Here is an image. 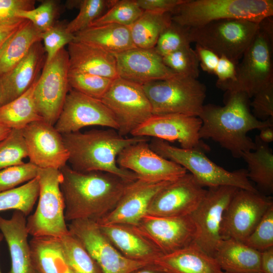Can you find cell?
Returning <instances> with one entry per match:
<instances>
[{
    "mask_svg": "<svg viewBox=\"0 0 273 273\" xmlns=\"http://www.w3.org/2000/svg\"><path fill=\"white\" fill-rule=\"evenodd\" d=\"M60 170L65 218L69 222L101 220L115 208L134 180L108 172L78 171L67 165Z\"/></svg>",
    "mask_w": 273,
    "mask_h": 273,
    "instance_id": "obj_1",
    "label": "cell"
},
{
    "mask_svg": "<svg viewBox=\"0 0 273 273\" xmlns=\"http://www.w3.org/2000/svg\"><path fill=\"white\" fill-rule=\"evenodd\" d=\"M224 106L204 105L199 117L202 125L199 138L211 139L232 156L240 158L243 153L253 151L255 142L247 133L254 129L273 126V119L261 121L250 110V98L241 92H226Z\"/></svg>",
    "mask_w": 273,
    "mask_h": 273,
    "instance_id": "obj_2",
    "label": "cell"
},
{
    "mask_svg": "<svg viewBox=\"0 0 273 273\" xmlns=\"http://www.w3.org/2000/svg\"><path fill=\"white\" fill-rule=\"evenodd\" d=\"M62 135L69 153L68 162L74 170L108 172L130 180L138 179L137 176L120 167L117 157L127 146L149 140L146 136H123L112 128L79 131Z\"/></svg>",
    "mask_w": 273,
    "mask_h": 273,
    "instance_id": "obj_3",
    "label": "cell"
},
{
    "mask_svg": "<svg viewBox=\"0 0 273 273\" xmlns=\"http://www.w3.org/2000/svg\"><path fill=\"white\" fill-rule=\"evenodd\" d=\"M272 16L259 22V28L251 43L237 65L234 81L216 85L226 92H241L252 98L273 81Z\"/></svg>",
    "mask_w": 273,
    "mask_h": 273,
    "instance_id": "obj_4",
    "label": "cell"
},
{
    "mask_svg": "<svg viewBox=\"0 0 273 273\" xmlns=\"http://www.w3.org/2000/svg\"><path fill=\"white\" fill-rule=\"evenodd\" d=\"M272 15V0H184L171 13V20L191 28L230 19L259 23Z\"/></svg>",
    "mask_w": 273,
    "mask_h": 273,
    "instance_id": "obj_5",
    "label": "cell"
},
{
    "mask_svg": "<svg viewBox=\"0 0 273 273\" xmlns=\"http://www.w3.org/2000/svg\"><path fill=\"white\" fill-rule=\"evenodd\" d=\"M149 145L160 156L189 171L204 188L230 186L239 189L258 191L248 178L246 169L226 170L209 159L202 151L178 148L156 138H153Z\"/></svg>",
    "mask_w": 273,
    "mask_h": 273,
    "instance_id": "obj_6",
    "label": "cell"
},
{
    "mask_svg": "<svg viewBox=\"0 0 273 273\" xmlns=\"http://www.w3.org/2000/svg\"><path fill=\"white\" fill-rule=\"evenodd\" d=\"M143 87L153 115L179 114L199 117L206 97V87L203 83L177 74Z\"/></svg>",
    "mask_w": 273,
    "mask_h": 273,
    "instance_id": "obj_7",
    "label": "cell"
},
{
    "mask_svg": "<svg viewBox=\"0 0 273 273\" xmlns=\"http://www.w3.org/2000/svg\"><path fill=\"white\" fill-rule=\"evenodd\" d=\"M38 202L35 212L26 219V228L33 237L61 239L69 233L65 218V204L60 189V170L40 168Z\"/></svg>",
    "mask_w": 273,
    "mask_h": 273,
    "instance_id": "obj_8",
    "label": "cell"
},
{
    "mask_svg": "<svg viewBox=\"0 0 273 273\" xmlns=\"http://www.w3.org/2000/svg\"><path fill=\"white\" fill-rule=\"evenodd\" d=\"M259 28V23L230 19L190 28V41L238 64Z\"/></svg>",
    "mask_w": 273,
    "mask_h": 273,
    "instance_id": "obj_9",
    "label": "cell"
},
{
    "mask_svg": "<svg viewBox=\"0 0 273 273\" xmlns=\"http://www.w3.org/2000/svg\"><path fill=\"white\" fill-rule=\"evenodd\" d=\"M101 100L114 115L123 136L131 135L153 115L143 85L121 77L113 81Z\"/></svg>",
    "mask_w": 273,
    "mask_h": 273,
    "instance_id": "obj_10",
    "label": "cell"
},
{
    "mask_svg": "<svg viewBox=\"0 0 273 273\" xmlns=\"http://www.w3.org/2000/svg\"><path fill=\"white\" fill-rule=\"evenodd\" d=\"M67 51L63 48L50 62L45 63L34 90L37 109L43 120L54 125L71 89Z\"/></svg>",
    "mask_w": 273,
    "mask_h": 273,
    "instance_id": "obj_11",
    "label": "cell"
},
{
    "mask_svg": "<svg viewBox=\"0 0 273 273\" xmlns=\"http://www.w3.org/2000/svg\"><path fill=\"white\" fill-rule=\"evenodd\" d=\"M238 189L230 186L208 188L202 201L191 215L196 229L193 243L212 257L221 240L224 212Z\"/></svg>",
    "mask_w": 273,
    "mask_h": 273,
    "instance_id": "obj_12",
    "label": "cell"
},
{
    "mask_svg": "<svg viewBox=\"0 0 273 273\" xmlns=\"http://www.w3.org/2000/svg\"><path fill=\"white\" fill-rule=\"evenodd\" d=\"M272 206L271 199L258 191L238 189L224 212L221 239H233L244 243Z\"/></svg>",
    "mask_w": 273,
    "mask_h": 273,
    "instance_id": "obj_13",
    "label": "cell"
},
{
    "mask_svg": "<svg viewBox=\"0 0 273 273\" xmlns=\"http://www.w3.org/2000/svg\"><path fill=\"white\" fill-rule=\"evenodd\" d=\"M67 226L69 233L81 243L103 273H130L150 264L124 256L103 233L96 221L77 220L70 221Z\"/></svg>",
    "mask_w": 273,
    "mask_h": 273,
    "instance_id": "obj_14",
    "label": "cell"
},
{
    "mask_svg": "<svg viewBox=\"0 0 273 273\" xmlns=\"http://www.w3.org/2000/svg\"><path fill=\"white\" fill-rule=\"evenodd\" d=\"M90 126L106 127L116 130L118 128L114 115L101 100L71 88L55 128L64 134L79 131Z\"/></svg>",
    "mask_w": 273,
    "mask_h": 273,
    "instance_id": "obj_15",
    "label": "cell"
},
{
    "mask_svg": "<svg viewBox=\"0 0 273 273\" xmlns=\"http://www.w3.org/2000/svg\"><path fill=\"white\" fill-rule=\"evenodd\" d=\"M202 121L199 117L179 114L152 115L131 136L152 137L167 142H178L180 148L207 152L210 147L199 138Z\"/></svg>",
    "mask_w": 273,
    "mask_h": 273,
    "instance_id": "obj_16",
    "label": "cell"
},
{
    "mask_svg": "<svg viewBox=\"0 0 273 273\" xmlns=\"http://www.w3.org/2000/svg\"><path fill=\"white\" fill-rule=\"evenodd\" d=\"M206 191L192 174L187 172L157 193L146 215L159 217L191 215L202 201Z\"/></svg>",
    "mask_w": 273,
    "mask_h": 273,
    "instance_id": "obj_17",
    "label": "cell"
},
{
    "mask_svg": "<svg viewBox=\"0 0 273 273\" xmlns=\"http://www.w3.org/2000/svg\"><path fill=\"white\" fill-rule=\"evenodd\" d=\"M148 142L123 149L117 157V165L132 172L138 178L150 181H172L188 172L180 165L155 152Z\"/></svg>",
    "mask_w": 273,
    "mask_h": 273,
    "instance_id": "obj_18",
    "label": "cell"
},
{
    "mask_svg": "<svg viewBox=\"0 0 273 273\" xmlns=\"http://www.w3.org/2000/svg\"><path fill=\"white\" fill-rule=\"evenodd\" d=\"M22 132L30 162L40 168L59 170L67 165L69 153L54 125L41 120L28 124Z\"/></svg>",
    "mask_w": 273,
    "mask_h": 273,
    "instance_id": "obj_19",
    "label": "cell"
},
{
    "mask_svg": "<svg viewBox=\"0 0 273 273\" xmlns=\"http://www.w3.org/2000/svg\"><path fill=\"white\" fill-rule=\"evenodd\" d=\"M135 226L163 255L190 245L195 238L196 229L191 215L159 217L146 215Z\"/></svg>",
    "mask_w": 273,
    "mask_h": 273,
    "instance_id": "obj_20",
    "label": "cell"
},
{
    "mask_svg": "<svg viewBox=\"0 0 273 273\" xmlns=\"http://www.w3.org/2000/svg\"><path fill=\"white\" fill-rule=\"evenodd\" d=\"M170 182L150 181L139 178L133 180L126 188L115 208L97 222L99 224L119 223L137 225L147 214L154 196Z\"/></svg>",
    "mask_w": 273,
    "mask_h": 273,
    "instance_id": "obj_21",
    "label": "cell"
},
{
    "mask_svg": "<svg viewBox=\"0 0 273 273\" xmlns=\"http://www.w3.org/2000/svg\"><path fill=\"white\" fill-rule=\"evenodd\" d=\"M114 56L119 77L142 85L176 75L154 48H134Z\"/></svg>",
    "mask_w": 273,
    "mask_h": 273,
    "instance_id": "obj_22",
    "label": "cell"
},
{
    "mask_svg": "<svg viewBox=\"0 0 273 273\" xmlns=\"http://www.w3.org/2000/svg\"><path fill=\"white\" fill-rule=\"evenodd\" d=\"M46 62L41 41L35 43L27 55L13 68L0 76V106L24 93L38 78Z\"/></svg>",
    "mask_w": 273,
    "mask_h": 273,
    "instance_id": "obj_23",
    "label": "cell"
},
{
    "mask_svg": "<svg viewBox=\"0 0 273 273\" xmlns=\"http://www.w3.org/2000/svg\"><path fill=\"white\" fill-rule=\"evenodd\" d=\"M98 224L112 244L128 259L152 263L163 255L135 225L119 223Z\"/></svg>",
    "mask_w": 273,
    "mask_h": 273,
    "instance_id": "obj_24",
    "label": "cell"
},
{
    "mask_svg": "<svg viewBox=\"0 0 273 273\" xmlns=\"http://www.w3.org/2000/svg\"><path fill=\"white\" fill-rule=\"evenodd\" d=\"M26 215L14 210L11 217L0 216V231L10 252L11 266L8 273H33L34 269L26 228Z\"/></svg>",
    "mask_w": 273,
    "mask_h": 273,
    "instance_id": "obj_25",
    "label": "cell"
},
{
    "mask_svg": "<svg viewBox=\"0 0 273 273\" xmlns=\"http://www.w3.org/2000/svg\"><path fill=\"white\" fill-rule=\"evenodd\" d=\"M69 69L111 79L119 77L114 55L94 45L74 40L68 45Z\"/></svg>",
    "mask_w": 273,
    "mask_h": 273,
    "instance_id": "obj_26",
    "label": "cell"
},
{
    "mask_svg": "<svg viewBox=\"0 0 273 273\" xmlns=\"http://www.w3.org/2000/svg\"><path fill=\"white\" fill-rule=\"evenodd\" d=\"M153 263L166 273H222L214 258L198 245H190L164 254Z\"/></svg>",
    "mask_w": 273,
    "mask_h": 273,
    "instance_id": "obj_27",
    "label": "cell"
},
{
    "mask_svg": "<svg viewBox=\"0 0 273 273\" xmlns=\"http://www.w3.org/2000/svg\"><path fill=\"white\" fill-rule=\"evenodd\" d=\"M261 252L244 243L233 239H221L213 257L223 271L229 273H261Z\"/></svg>",
    "mask_w": 273,
    "mask_h": 273,
    "instance_id": "obj_28",
    "label": "cell"
},
{
    "mask_svg": "<svg viewBox=\"0 0 273 273\" xmlns=\"http://www.w3.org/2000/svg\"><path fill=\"white\" fill-rule=\"evenodd\" d=\"M74 36L75 41L94 45L113 55L135 48L129 27L117 24L90 26Z\"/></svg>",
    "mask_w": 273,
    "mask_h": 273,
    "instance_id": "obj_29",
    "label": "cell"
},
{
    "mask_svg": "<svg viewBox=\"0 0 273 273\" xmlns=\"http://www.w3.org/2000/svg\"><path fill=\"white\" fill-rule=\"evenodd\" d=\"M41 33L27 21L6 41L0 49V76L20 62L35 43L41 41Z\"/></svg>",
    "mask_w": 273,
    "mask_h": 273,
    "instance_id": "obj_30",
    "label": "cell"
},
{
    "mask_svg": "<svg viewBox=\"0 0 273 273\" xmlns=\"http://www.w3.org/2000/svg\"><path fill=\"white\" fill-rule=\"evenodd\" d=\"M256 148L242 154L248 165L247 177L263 191H273V153L268 144L261 141L258 135L255 140Z\"/></svg>",
    "mask_w": 273,
    "mask_h": 273,
    "instance_id": "obj_31",
    "label": "cell"
},
{
    "mask_svg": "<svg viewBox=\"0 0 273 273\" xmlns=\"http://www.w3.org/2000/svg\"><path fill=\"white\" fill-rule=\"evenodd\" d=\"M37 79L20 96L0 107L1 123L11 129H22L32 122L43 120L38 112L34 98Z\"/></svg>",
    "mask_w": 273,
    "mask_h": 273,
    "instance_id": "obj_32",
    "label": "cell"
},
{
    "mask_svg": "<svg viewBox=\"0 0 273 273\" xmlns=\"http://www.w3.org/2000/svg\"><path fill=\"white\" fill-rule=\"evenodd\" d=\"M171 13H158L144 11L141 16L128 26L135 48L153 49L164 29L171 22Z\"/></svg>",
    "mask_w": 273,
    "mask_h": 273,
    "instance_id": "obj_33",
    "label": "cell"
},
{
    "mask_svg": "<svg viewBox=\"0 0 273 273\" xmlns=\"http://www.w3.org/2000/svg\"><path fill=\"white\" fill-rule=\"evenodd\" d=\"M34 269L39 273H59L57 260L63 256L60 239L32 237L29 242Z\"/></svg>",
    "mask_w": 273,
    "mask_h": 273,
    "instance_id": "obj_34",
    "label": "cell"
},
{
    "mask_svg": "<svg viewBox=\"0 0 273 273\" xmlns=\"http://www.w3.org/2000/svg\"><path fill=\"white\" fill-rule=\"evenodd\" d=\"M60 240L64 260L74 273H103L81 243L69 232Z\"/></svg>",
    "mask_w": 273,
    "mask_h": 273,
    "instance_id": "obj_35",
    "label": "cell"
},
{
    "mask_svg": "<svg viewBox=\"0 0 273 273\" xmlns=\"http://www.w3.org/2000/svg\"><path fill=\"white\" fill-rule=\"evenodd\" d=\"M39 183L37 176L14 189L0 192V211L19 210L26 216L29 214L38 198Z\"/></svg>",
    "mask_w": 273,
    "mask_h": 273,
    "instance_id": "obj_36",
    "label": "cell"
},
{
    "mask_svg": "<svg viewBox=\"0 0 273 273\" xmlns=\"http://www.w3.org/2000/svg\"><path fill=\"white\" fill-rule=\"evenodd\" d=\"M68 79L71 89L100 100L114 80L72 69L69 70Z\"/></svg>",
    "mask_w": 273,
    "mask_h": 273,
    "instance_id": "obj_37",
    "label": "cell"
},
{
    "mask_svg": "<svg viewBox=\"0 0 273 273\" xmlns=\"http://www.w3.org/2000/svg\"><path fill=\"white\" fill-rule=\"evenodd\" d=\"M144 11L136 0H116L113 5L90 26L114 24L128 27L141 16Z\"/></svg>",
    "mask_w": 273,
    "mask_h": 273,
    "instance_id": "obj_38",
    "label": "cell"
},
{
    "mask_svg": "<svg viewBox=\"0 0 273 273\" xmlns=\"http://www.w3.org/2000/svg\"><path fill=\"white\" fill-rule=\"evenodd\" d=\"M116 0L79 1V12L66 25V30L75 34L88 27L115 3Z\"/></svg>",
    "mask_w": 273,
    "mask_h": 273,
    "instance_id": "obj_39",
    "label": "cell"
},
{
    "mask_svg": "<svg viewBox=\"0 0 273 273\" xmlns=\"http://www.w3.org/2000/svg\"><path fill=\"white\" fill-rule=\"evenodd\" d=\"M28 157V152L22 129H12L0 141V170L19 165Z\"/></svg>",
    "mask_w": 273,
    "mask_h": 273,
    "instance_id": "obj_40",
    "label": "cell"
},
{
    "mask_svg": "<svg viewBox=\"0 0 273 273\" xmlns=\"http://www.w3.org/2000/svg\"><path fill=\"white\" fill-rule=\"evenodd\" d=\"M164 64L175 74L197 79L199 62L195 50L186 47L162 57Z\"/></svg>",
    "mask_w": 273,
    "mask_h": 273,
    "instance_id": "obj_41",
    "label": "cell"
},
{
    "mask_svg": "<svg viewBox=\"0 0 273 273\" xmlns=\"http://www.w3.org/2000/svg\"><path fill=\"white\" fill-rule=\"evenodd\" d=\"M190 28L173 21L160 34L154 49L161 57L191 46Z\"/></svg>",
    "mask_w": 273,
    "mask_h": 273,
    "instance_id": "obj_42",
    "label": "cell"
},
{
    "mask_svg": "<svg viewBox=\"0 0 273 273\" xmlns=\"http://www.w3.org/2000/svg\"><path fill=\"white\" fill-rule=\"evenodd\" d=\"M39 168L28 162L0 170V192L18 187L36 178Z\"/></svg>",
    "mask_w": 273,
    "mask_h": 273,
    "instance_id": "obj_43",
    "label": "cell"
},
{
    "mask_svg": "<svg viewBox=\"0 0 273 273\" xmlns=\"http://www.w3.org/2000/svg\"><path fill=\"white\" fill-rule=\"evenodd\" d=\"M41 41L46 53V62H50L66 45L75 39L74 34L69 32L66 25L55 24L47 30L42 32Z\"/></svg>",
    "mask_w": 273,
    "mask_h": 273,
    "instance_id": "obj_44",
    "label": "cell"
},
{
    "mask_svg": "<svg viewBox=\"0 0 273 273\" xmlns=\"http://www.w3.org/2000/svg\"><path fill=\"white\" fill-rule=\"evenodd\" d=\"M58 6L56 2L49 0L31 10L20 11L17 17L27 20L41 32H43L55 24Z\"/></svg>",
    "mask_w": 273,
    "mask_h": 273,
    "instance_id": "obj_45",
    "label": "cell"
},
{
    "mask_svg": "<svg viewBox=\"0 0 273 273\" xmlns=\"http://www.w3.org/2000/svg\"><path fill=\"white\" fill-rule=\"evenodd\" d=\"M244 243L260 252L273 247V206L267 210Z\"/></svg>",
    "mask_w": 273,
    "mask_h": 273,
    "instance_id": "obj_46",
    "label": "cell"
},
{
    "mask_svg": "<svg viewBox=\"0 0 273 273\" xmlns=\"http://www.w3.org/2000/svg\"><path fill=\"white\" fill-rule=\"evenodd\" d=\"M252 98L250 106L256 118L261 121L273 119V81L263 87Z\"/></svg>",
    "mask_w": 273,
    "mask_h": 273,
    "instance_id": "obj_47",
    "label": "cell"
},
{
    "mask_svg": "<svg viewBox=\"0 0 273 273\" xmlns=\"http://www.w3.org/2000/svg\"><path fill=\"white\" fill-rule=\"evenodd\" d=\"M35 4L33 0H0V25L20 19L17 17V13L33 9Z\"/></svg>",
    "mask_w": 273,
    "mask_h": 273,
    "instance_id": "obj_48",
    "label": "cell"
},
{
    "mask_svg": "<svg viewBox=\"0 0 273 273\" xmlns=\"http://www.w3.org/2000/svg\"><path fill=\"white\" fill-rule=\"evenodd\" d=\"M184 0H136L144 11L158 13H172Z\"/></svg>",
    "mask_w": 273,
    "mask_h": 273,
    "instance_id": "obj_49",
    "label": "cell"
},
{
    "mask_svg": "<svg viewBox=\"0 0 273 273\" xmlns=\"http://www.w3.org/2000/svg\"><path fill=\"white\" fill-rule=\"evenodd\" d=\"M237 65L229 59L220 56L214 73L217 78L216 85L234 81L236 76Z\"/></svg>",
    "mask_w": 273,
    "mask_h": 273,
    "instance_id": "obj_50",
    "label": "cell"
},
{
    "mask_svg": "<svg viewBox=\"0 0 273 273\" xmlns=\"http://www.w3.org/2000/svg\"><path fill=\"white\" fill-rule=\"evenodd\" d=\"M195 51L201 69L208 73L214 74L218 65L220 56L211 51L198 44H196Z\"/></svg>",
    "mask_w": 273,
    "mask_h": 273,
    "instance_id": "obj_51",
    "label": "cell"
},
{
    "mask_svg": "<svg viewBox=\"0 0 273 273\" xmlns=\"http://www.w3.org/2000/svg\"><path fill=\"white\" fill-rule=\"evenodd\" d=\"M27 22V20L18 19L8 23L0 25V49L6 41Z\"/></svg>",
    "mask_w": 273,
    "mask_h": 273,
    "instance_id": "obj_52",
    "label": "cell"
},
{
    "mask_svg": "<svg viewBox=\"0 0 273 273\" xmlns=\"http://www.w3.org/2000/svg\"><path fill=\"white\" fill-rule=\"evenodd\" d=\"M261 273H273V247L261 252Z\"/></svg>",
    "mask_w": 273,
    "mask_h": 273,
    "instance_id": "obj_53",
    "label": "cell"
},
{
    "mask_svg": "<svg viewBox=\"0 0 273 273\" xmlns=\"http://www.w3.org/2000/svg\"><path fill=\"white\" fill-rule=\"evenodd\" d=\"M130 273H166L162 268L152 263L138 268Z\"/></svg>",
    "mask_w": 273,
    "mask_h": 273,
    "instance_id": "obj_54",
    "label": "cell"
},
{
    "mask_svg": "<svg viewBox=\"0 0 273 273\" xmlns=\"http://www.w3.org/2000/svg\"><path fill=\"white\" fill-rule=\"evenodd\" d=\"M258 136L262 142L268 144L273 141V126L264 127L260 129Z\"/></svg>",
    "mask_w": 273,
    "mask_h": 273,
    "instance_id": "obj_55",
    "label": "cell"
},
{
    "mask_svg": "<svg viewBox=\"0 0 273 273\" xmlns=\"http://www.w3.org/2000/svg\"><path fill=\"white\" fill-rule=\"evenodd\" d=\"M57 265L59 273H74L66 264L64 256L57 260Z\"/></svg>",
    "mask_w": 273,
    "mask_h": 273,
    "instance_id": "obj_56",
    "label": "cell"
},
{
    "mask_svg": "<svg viewBox=\"0 0 273 273\" xmlns=\"http://www.w3.org/2000/svg\"><path fill=\"white\" fill-rule=\"evenodd\" d=\"M11 130V129L0 122V141L8 135Z\"/></svg>",
    "mask_w": 273,
    "mask_h": 273,
    "instance_id": "obj_57",
    "label": "cell"
},
{
    "mask_svg": "<svg viewBox=\"0 0 273 273\" xmlns=\"http://www.w3.org/2000/svg\"><path fill=\"white\" fill-rule=\"evenodd\" d=\"M4 239V236L2 233L1 232L0 233V244ZM0 273H2L1 270H0Z\"/></svg>",
    "mask_w": 273,
    "mask_h": 273,
    "instance_id": "obj_58",
    "label": "cell"
},
{
    "mask_svg": "<svg viewBox=\"0 0 273 273\" xmlns=\"http://www.w3.org/2000/svg\"><path fill=\"white\" fill-rule=\"evenodd\" d=\"M33 273H39V272L35 270Z\"/></svg>",
    "mask_w": 273,
    "mask_h": 273,
    "instance_id": "obj_59",
    "label": "cell"
},
{
    "mask_svg": "<svg viewBox=\"0 0 273 273\" xmlns=\"http://www.w3.org/2000/svg\"><path fill=\"white\" fill-rule=\"evenodd\" d=\"M222 273H229V272H225V271H223Z\"/></svg>",
    "mask_w": 273,
    "mask_h": 273,
    "instance_id": "obj_60",
    "label": "cell"
},
{
    "mask_svg": "<svg viewBox=\"0 0 273 273\" xmlns=\"http://www.w3.org/2000/svg\"><path fill=\"white\" fill-rule=\"evenodd\" d=\"M0 107H1V106H0Z\"/></svg>",
    "mask_w": 273,
    "mask_h": 273,
    "instance_id": "obj_61",
    "label": "cell"
}]
</instances>
